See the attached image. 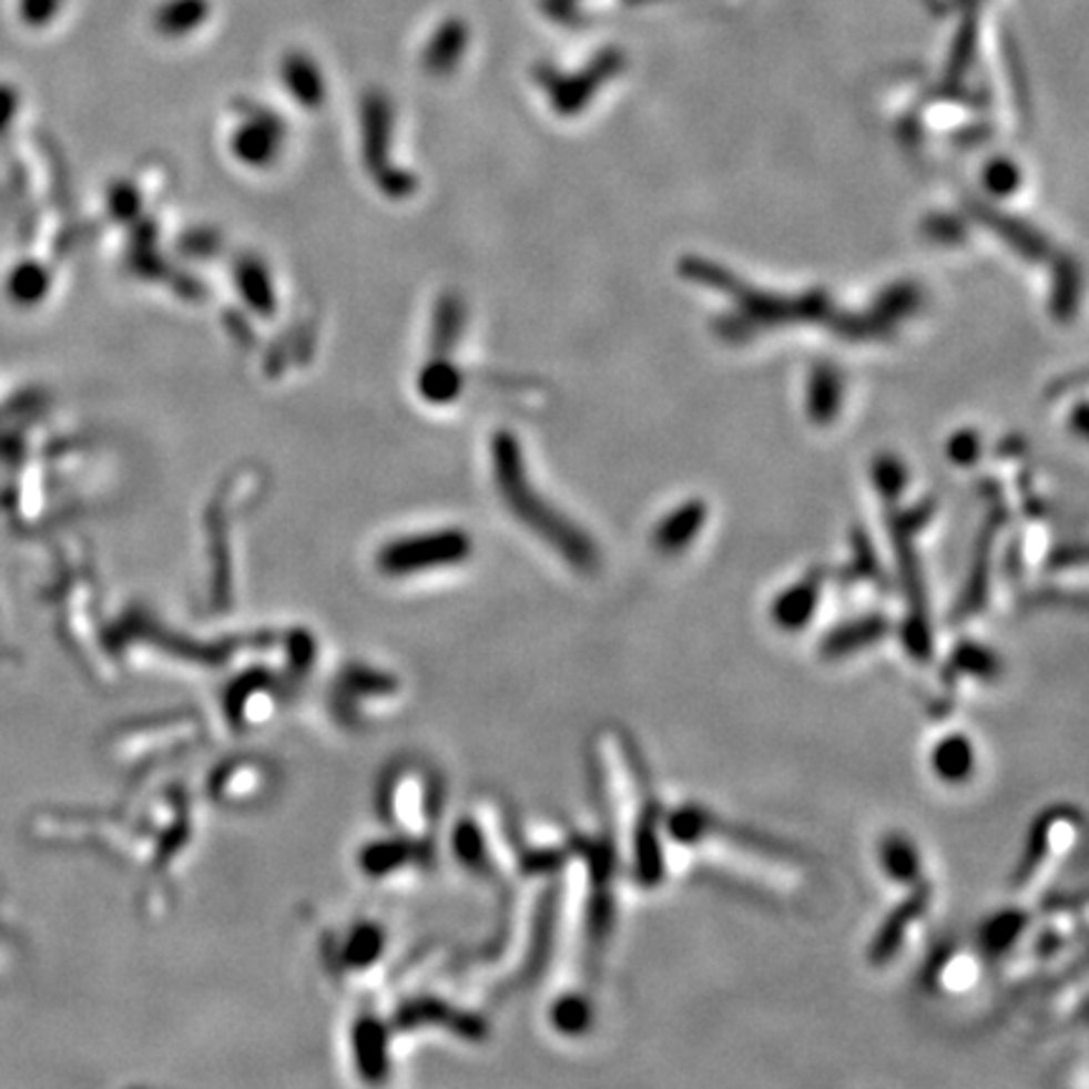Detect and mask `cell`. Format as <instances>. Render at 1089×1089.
<instances>
[{"instance_id":"ba28073f","label":"cell","mask_w":1089,"mask_h":1089,"mask_svg":"<svg viewBox=\"0 0 1089 1089\" xmlns=\"http://www.w3.org/2000/svg\"><path fill=\"white\" fill-rule=\"evenodd\" d=\"M273 122L275 119H271V122H261V119H255V124L240 129L237 136H235V144H237L240 156H243V160L253 162V164H263L267 156L273 154L275 136H278V126H275Z\"/></svg>"},{"instance_id":"4fadbf2b","label":"cell","mask_w":1089,"mask_h":1089,"mask_svg":"<svg viewBox=\"0 0 1089 1089\" xmlns=\"http://www.w3.org/2000/svg\"><path fill=\"white\" fill-rule=\"evenodd\" d=\"M961 666L968 669V671H984V673H991L996 669V663L991 661V653H986L981 649H976V643H968V649H964V659H961Z\"/></svg>"},{"instance_id":"277c9868","label":"cell","mask_w":1089,"mask_h":1089,"mask_svg":"<svg viewBox=\"0 0 1089 1089\" xmlns=\"http://www.w3.org/2000/svg\"><path fill=\"white\" fill-rule=\"evenodd\" d=\"M207 0H164L154 11V29L164 35H184L205 23Z\"/></svg>"},{"instance_id":"3957f363","label":"cell","mask_w":1089,"mask_h":1089,"mask_svg":"<svg viewBox=\"0 0 1089 1089\" xmlns=\"http://www.w3.org/2000/svg\"><path fill=\"white\" fill-rule=\"evenodd\" d=\"M281 77H283V84L288 86L291 94L298 99V104L303 106L320 104L323 94H326L318 67L313 63L311 57H306V53L301 51L288 53V57L283 59Z\"/></svg>"},{"instance_id":"52a82bcc","label":"cell","mask_w":1089,"mask_h":1089,"mask_svg":"<svg viewBox=\"0 0 1089 1089\" xmlns=\"http://www.w3.org/2000/svg\"><path fill=\"white\" fill-rule=\"evenodd\" d=\"M881 863L883 871L890 875L893 881L910 883L918 878V853L906 837H888L881 847Z\"/></svg>"},{"instance_id":"7a4b0ae2","label":"cell","mask_w":1089,"mask_h":1089,"mask_svg":"<svg viewBox=\"0 0 1089 1089\" xmlns=\"http://www.w3.org/2000/svg\"><path fill=\"white\" fill-rule=\"evenodd\" d=\"M469 29L459 18H447L429 39L427 51H424V67L431 73H449L457 67L461 53L467 51Z\"/></svg>"},{"instance_id":"5b68a950","label":"cell","mask_w":1089,"mask_h":1089,"mask_svg":"<svg viewBox=\"0 0 1089 1089\" xmlns=\"http://www.w3.org/2000/svg\"><path fill=\"white\" fill-rule=\"evenodd\" d=\"M934 767L946 782H961L974 770L971 742L964 736H948L934 752Z\"/></svg>"},{"instance_id":"30bf717a","label":"cell","mask_w":1089,"mask_h":1089,"mask_svg":"<svg viewBox=\"0 0 1089 1089\" xmlns=\"http://www.w3.org/2000/svg\"><path fill=\"white\" fill-rule=\"evenodd\" d=\"M1021 928H1024L1021 916H1017V913H1004V916H999L991 923V928L986 926L984 944L989 950H996V954H999V950H1006V946L1014 944V938L1021 934Z\"/></svg>"},{"instance_id":"7c38bea8","label":"cell","mask_w":1089,"mask_h":1089,"mask_svg":"<svg viewBox=\"0 0 1089 1089\" xmlns=\"http://www.w3.org/2000/svg\"><path fill=\"white\" fill-rule=\"evenodd\" d=\"M43 288H45V278L41 271H35V267H21L11 281V291L18 301L39 298Z\"/></svg>"},{"instance_id":"9c48e42d","label":"cell","mask_w":1089,"mask_h":1089,"mask_svg":"<svg viewBox=\"0 0 1089 1089\" xmlns=\"http://www.w3.org/2000/svg\"><path fill=\"white\" fill-rule=\"evenodd\" d=\"M883 633H885L883 621L853 623V625H847V629L830 635V639L825 641V653L827 657H845V653H853L855 649H861V645H865V643L878 641Z\"/></svg>"},{"instance_id":"8992f818","label":"cell","mask_w":1089,"mask_h":1089,"mask_svg":"<svg viewBox=\"0 0 1089 1089\" xmlns=\"http://www.w3.org/2000/svg\"><path fill=\"white\" fill-rule=\"evenodd\" d=\"M817 605V588L810 583H800L797 588H792L790 593H784L777 605H774V618H777L780 629L784 631H800L802 623L810 621V615L815 613Z\"/></svg>"},{"instance_id":"8fae6325","label":"cell","mask_w":1089,"mask_h":1089,"mask_svg":"<svg viewBox=\"0 0 1089 1089\" xmlns=\"http://www.w3.org/2000/svg\"><path fill=\"white\" fill-rule=\"evenodd\" d=\"M63 0H18V13H21L23 23L33 26H49L53 21V16L61 11Z\"/></svg>"},{"instance_id":"6da1fadb","label":"cell","mask_w":1089,"mask_h":1089,"mask_svg":"<svg viewBox=\"0 0 1089 1089\" xmlns=\"http://www.w3.org/2000/svg\"><path fill=\"white\" fill-rule=\"evenodd\" d=\"M928 900H930V885L928 888L926 885H918L916 895H913L910 900L903 903V906L893 913L888 923H885L883 930L878 934V938H875V944H873V961L875 964L888 961V958L898 954L900 944H903V936H906V930H910L913 923L923 916V910H926Z\"/></svg>"},{"instance_id":"5bb4252c","label":"cell","mask_w":1089,"mask_h":1089,"mask_svg":"<svg viewBox=\"0 0 1089 1089\" xmlns=\"http://www.w3.org/2000/svg\"><path fill=\"white\" fill-rule=\"evenodd\" d=\"M13 112H16V94H13V89L0 86V129H3L8 124V119L13 116Z\"/></svg>"}]
</instances>
